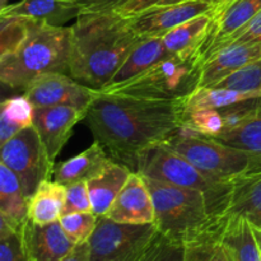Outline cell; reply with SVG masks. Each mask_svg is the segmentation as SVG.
<instances>
[{"instance_id":"obj_1","label":"cell","mask_w":261,"mask_h":261,"mask_svg":"<svg viewBox=\"0 0 261 261\" xmlns=\"http://www.w3.org/2000/svg\"><path fill=\"white\" fill-rule=\"evenodd\" d=\"M184 114L185 99L150 101L98 92L84 121L112 160L137 171L140 153L175 134Z\"/></svg>"},{"instance_id":"obj_2","label":"cell","mask_w":261,"mask_h":261,"mask_svg":"<svg viewBox=\"0 0 261 261\" xmlns=\"http://www.w3.org/2000/svg\"><path fill=\"white\" fill-rule=\"evenodd\" d=\"M70 31L69 75L97 91L143 41L133 31L130 17L119 10L82 13Z\"/></svg>"},{"instance_id":"obj_3","label":"cell","mask_w":261,"mask_h":261,"mask_svg":"<svg viewBox=\"0 0 261 261\" xmlns=\"http://www.w3.org/2000/svg\"><path fill=\"white\" fill-rule=\"evenodd\" d=\"M70 27L31 19L23 40L0 55V79L4 86L24 91L46 73L69 74Z\"/></svg>"},{"instance_id":"obj_4","label":"cell","mask_w":261,"mask_h":261,"mask_svg":"<svg viewBox=\"0 0 261 261\" xmlns=\"http://www.w3.org/2000/svg\"><path fill=\"white\" fill-rule=\"evenodd\" d=\"M144 178L154 205V224L166 239L186 246L218 228L223 218L213 216L203 191Z\"/></svg>"},{"instance_id":"obj_5","label":"cell","mask_w":261,"mask_h":261,"mask_svg":"<svg viewBox=\"0 0 261 261\" xmlns=\"http://www.w3.org/2000/svg\"><path fill=\"white\" fill-rule=\"evenodd\" d=\"M204 63L201 50L175 54L139 75L98 92L150 101H180L199 88Z\"/></svg>"},{"instance_id":"obj_6","label":"cell","mask_w":261,"mask_h":261,"mask_svg":"<svg viewBox=\"0 0 261 261\" xmlns=\"http://www.w3.org/2000/svg\"><path fill=\"white\" fill-rule=\"evenodd\" d=\"M135 172L161 182L203 191L213 216L217 219L224 217L232 182H221L208 177L186 158L165 145L157 144L143 150L138 158Z\"/></svg>"},{"instance_id":"obj_7","label":"cell","mask_w":261,"mask_h":261,"mask_svg":"<svg viewBox=\"0 0 261 261\" xmlns=\"http://www.w3.org/2000/svg\"><path fill=\"white\" fill-rule=\"evenodd\" d=\"M162 145L182 155L204 175L221 182H232L246 173L261 171V160L255 155L213 138L191 133L182 125Z\"/></svg>"},{"instance_id":"obj_8","label":"cell","mask_w":261,"mask_h":261,"mask_svg":"<svg viewBox=\"0 0 261 261\" xmlns=\"http://www.w3.org/2000/svg\"><path fill=\"white\" fill-rule=\"evenodd\" d=\"M157 234L154 223H119L98 217L88 240L89 261H140Z\"/></svg>"},{"instance_id":"obj_9","label":"cell","mask_w":261,"mask_h":261,"mask_svg":"<svg viewBox=\"0 0 261 261\" xmlns=\"http://www.w3.org/2000/svg\"><path fill=\"white\" fill-rule=\"evenodd\" d=\"M0 163L18 176L28 199L42 181L53 177L55 167L35 126L23 129L0 145Z\"/></svg>"},{"instance_id":"obj_10","label":"cell","mask_w":261,"mask_h":261,"mask_svg":"<svg viewBox=\"0 0 261 261\" xmlns=\"http://www.w3.org/2000/svg\"><path fill=\"white\" fill-rule=\"evenodd\" d=\"M24 94L36 109L69 106L88 111L98 91L84 86L69 74L46 73L36 78L24 89Z\"/></svg>"},{"instance_id":"obj_11","label":"cell","mask_w":261,"mask_h":261,"mask_svg":"<svg viewBox=\"0 0 261 261\" xmlns=\"http://www.w3.org/2000/svg\"><path fill=\"white\" fill-rule=\"evenodd\" d=\"M213 5L200 0H184L177 4L162 5L130 15L133 31L142 40L163 37L182 23L212 12Z\"/></svg>"},{"instance_id":"obj_12","label":"cell","mask_w":261,"mask_h":261,"mask_svg":"<svg viewBox=\"0 0 261 261\" xmlns=\"http://www.w3.org/2000/svg\"><path fill=\"white\" fill-rule=\"evenodd\" d=\"M87 111L69 106L36 109L33 126L37 130L51 162L55 160L73 134L76 124L86 119Z\"/></svg>"},{"instance_id":"obj_13","label":"cell","mask_w":261,"mask_h":261,"mask_svg":"<svg viewBox=\"0 0 261 261\" xmlns=\"http://www.w3.org/2000/svg\"><path fill=\"white\" fill-rule=\"evenodd\" d=\"M105 217L119 223H154V205L144 176L133 171Z\"/></svg>"},{"instance_id":"obj_14","label":"cell","mask_w":261,"mask_h":261,"mask_svg":"<svg viewBox=\"0 0 261 261\" xmlns=\"http://www.w3.org/2000/svg\"><path fill=\"white\" fill-rule=\"evenodd\" d=\"M261 12V0H233L217 12H212L211 31L201 46L204 59H208Z\"/></svg>"},{"instance_id":"obj_15","label":"cell","mask_w":261,"mask_h":261,"mask_svg":"<svg viewBox=\"0 0 261 261\" xmlns=\"http://www.w3.org/2000/svg\"><path fill=\"white\" fill-rule=\"evenodd\" d=\"M20 233L31 261H61L76 246L66 236L60 221L37 224L28 219Z\"/></svg>"},{"instance_id":"obj_16","label":"cell","mask_w":261,"mask_h":261,"mask_svg":"<svg viewBox=\"0 0 261 261\" xmlns=\"http://www.w3.org/2000/svg\"><path fill=\"white\" fill-rule=\"evenodd\" d=\"M261 59V45L231 42L209 56L203 65L199 87H212L233 71Z\"/></svg>"},{"instance_id":"obj_17","label":"cell","mask_w":261,"mask_h":261,"mask_svg":"<svg viewBox=\"0 0 261 261\" xmlns=\"http://www.w3.org/2000/svg\"><path fill=\"white\" fill-rule=\"evenodd\" d=\"M226 216H239L261 231V171L232 181Z\"/></svg>"},{"instance_id":"obj_18","label":"cell","mask_w":261,"mask_h":261,"mask_svg":"<svg viewBox=\"0 0 261 261\" xmlns=\"http://www.w3.org/2000/svg\"><path fill=\"white\" fill-rule=\"evenodd\" d=\"M0 15L30 18L53 25H63L73 18H78L81 9L76 0H20L2 7Z\"/></svg>"},{"instance_id":"obj_19","label":"cell","mask_w":261,"mask_h":261,"mask_svg":"<svg viewBox=\"0 0 261 261\" xmlns=\"http://www.w3.org/2000/svg\"><path fill=\"white\" fill-rule=\"evenodd\" d=\"M112 161L106 149L98 142H94L82 153L56 165L53 178L64 186L89 181L103 171Z\"/></svg>"},{"instance_id":"obj_20","label":"cell","mask_w":261,"mask_h":261,"mask_svg":"<svg viewBox=\"0 0 261 261\" xmlns=\"http://www.w3.org/2000/svg\"><path fill=\"white\" fill-rule=\"evenodd\" d=\"M132 172L125 165L112 161L103 171L87 181L92 212L97 217H105L109 213Z\"/></svg>"},{"instance_id":"obj_21","label":"cell","mask_w":261,"mask_h":261,"mask_svg":"<svg viewBox=\"0 0 261 261\" xmlns=\"http://www.w3.org/2000/svg\"><path fill=\"white\" fill-rule=\"evenodd\" d=\"M219 240L231 255L232 261H261V250L254 227L242 217H223Z\"/></svg>"},{"instance_id":"obj_22","label":"cell","mask_w":261,"mask_h":261,"mask_svg":"<svg viewBox=\"0 0 261 261\" xmlns=\"http://www.w3.org/2000/svg\"><path fill=\"white\" fill-rule=\"evenodd\" d=\"M0 221L22 231L28 221V198L18 176L0 163Z\"/></svg>"},{"instance_id":"obj_23","label":"cell","mask_w":261,"mask_h":261,"mask_svg":"<svg viewBox=\"0 0 261 261\" xmlns=\"http://www.w3.org/2000/svg\"><path fill=\"white\" fill-rule=\"evenodd\" d=\"M66 186L53 178L42 181L28 199V219L37 224L60 221L65 205Z\"/></svg>"},{"instance_id":"obj_24","label":"cell","mask_w":261,"mask_h":261,"mask_svg":"<svg viewBox=\"0 0 261 261\" xmlns=\"http://www.w3.org/2000/svg\"><path fill=\"white\" fill-rule=\"evenodd\" d=\"M171 54L166 48L162 37L147 38L137 45V47L129 54L119 70L116 71L111 81L105 87L116 86V84L126 82L134 76L139 75L143 71L149 69L154 64L160 63L163 59L168 58ZM103 88V87H102Z\"/></svg>"},{"instance_id":"obj_25","label":"cell","mask_w":261,"mask_h":261,"mask_svg":"<svg viewBox=\"0 0 261 261\" xmlns=\"http://www.w3.org/2000/svg\"><path fill=\"white\" fill-rule=\"evenodd\" d=\"M213 15L212 12L198 15L178 27L173 28L162 37L163 43L171 55L188 51L200 50L211 31Z\"/></svg>"},{"instance_id":"obj_26","label":"cell","mask_w":261,"mask_h":261,"mask_svg":"<svg viewBox=\"0 0 261 261\" xmlns=\"http://www.w3.org/2000/svg\"><path fill=\"white\" fill-rule=\"evenodd\" d=\"M36 107L25 96L10 97L3 101L0 114V144L5 143L22 132L33 126Z\"/></svg>"},{"instance_id":"obj_27","label":"cell","mask_w":261,"mask_h":261,"mask_svg":"<svg viewBox=\"0 0 261 261\" xmlns=\"http://www.w3.org/2000/svg\"><path fill=\"white\" fill-rule=\"evenodd\" d=\"M229 147L239 148L261 160V106L239 125L213 138Z\"/></svg>"},{"instance_id":"obj_28","label":"cell","mask_w":261,"mask_h":261,"mask_svg":"<svg viewBox=\"0 0 261 261\" xmlns=\"http://www.w3.org/2000/svg\"><path fill=\"white\" fill-rule=\"evenodd\" d=\"M256 97H261V94L241 93L231 89L214 88V87H199L188 98H185V111L201 109L219 110Z\"/></svg>"},{"instance_id":"obj_29","label":"cell","mask_w":261,"mask_h":261,"mask_svg":"<svg viewBox=\"0 0 261 261\" xmlns=\"http://www.w3.org/2000/svg\"><path fill=\"white\" fill-rule=\"evenodd\" d=\"M223 221V219H222ZM214 229L211 233L196 240L193 244L186 245L184 261H232L231 255L219 240V229Z\"/></svg>"},{"instance_id":"obj_30","label":"cell","mask_w":261,"mask_h":261,"mask_svg":"<svg viewBox=\"0 0 261 261\" xmlns=\"http://www.w3.org/2000/svg\"><path fill=\"white\" fill-rule=\"evenodd\" d=\"M182 126L191 133L208 138H216L226 129L224 119L221 111L216 109H201L185 111Z\"/></svg>"},{"instance_id":"obj_31","label":"cell","mask_w":261,"mask_h":261,"mask_svg":"<svg viewBox=\"0 0 261 261\" xmlns=\"http://www.w3.org/2000/svg\"><path fill=\"white\" fill-rule=\"evenodd\" d=\"M212 87L241 93L261 94V59L242 66Z\"/></svg>"},{"instance_id":"obj_32","label":"cell","mask_w":261,"mask_h":261,"mask_svg":"<svg viewBox=\"0 0 261 261\" xmlns=\"http://www.w3.org/2000/svg\"><path fill=\"white\" fill-rule=\"evenodd\" d=\"M97 222L98 217L92 212L64 214L60 218V224L64 232L76 245L88 242L89 237L96 229Z\"/></svg>"},{"instance_id":"obj_33","label":"cell","mask_w":261,"mask_h":261,"mask_svg":"<svg viewBox=\"0 0 261 261\" xmlns=\"http://www.w3.org/2000/svg\"><path fill=\"white\" fill-rule=\"evenodd\" d=\"M0 261H31L22 233L0 221Z\"/></svg>"},{"instance_id":"obj_34","label":"cell","mask_w":261,"mask_h":261,"mask_svg":"<svg viewBox=\"0 0 261 261\" xmlns=\"http://www.w3.org/2000/svg\"><path fill=\"white\" fill-rule=\"evenodd\" d=\"M185 247L170 241L158 232L140 261H184Z\"/></svg>"},{"instance_id":"obj_35","label":"cell","mask_w":261,"mask_h":261,"mask_svg":"<svg viewBox=\"0 0 261 261\" xmlns=\"http://www.w3.org/2000/svg\"><path fill=\"white\" fill-rule=\"evenodd\" d=\"M88 212H92V204L87 181L66 186L65 205H64L63 216L70 213H88Z\"/></svg>"},{"instance_id":"obj_36","label":"cell","mask_w":261,"mask_h":261,"mask_svg":"<svg viewBox=\"0 0 261 261\" xmlns=\"http://www.w3.org/2000/svg\"><path fill=\"white\" fill-rule=\"evenodd\" d=\"M231 42H247L261 45V12L251 22L247 23L240 32H237L229 40H227L222 47H224V46Z\"/></svg>"},{"instance_id":"obj_37","label":"cell","mask_w":261,"mask_h":261,"mask_svg":"<svg viewBox=\"0 0 261 261\" xmlns=\"http://www.w3.org/2000/svg\"><path fill=\"white\" fill-rule=\"evenodd\" d=\"M129 2L130 0H76V4L82 14V13L117 10Z\"/></svg>"},{"instance_id":"obj_38","label":"cell","mask_w":261,"mask_h":261,"mask_svg":"<svg viewBox=\"0 0 261 261\" xmlns=\"http://www.w3.org/2000/svg\"><path fill=\"white\" fill-rule=\"evenodd\" d=\"M184 2V0H130L129 3L121 7L119 10L122 14L127 15H134L138 13L143 12L145 9L154 7H162V5H171V4H177V3Z\"/></svg>"},{"instance_id":"obj_39","label":"cell","mask_w":261,"mask_h":261,"mask_svg":"<svg viewBox=\"0 0 261 261\" xmlns=\"http://www.w3.org/2000/svg\"><path fill=\"white\" fill-rule=\"evenodd\" d=\"M61 261H89V246L88 242L78 244L73 251Z\"/></svg>"},{"instance_id":"obj_40","label":"cell","mask_w":261,"mask_h":261,"mask_svg":"<svg viewBox=\"0 0 261 261\" xmlns=\"http://www.w3.org/2000/svg\"><path fill=\"white\" fill-rule=\"evenodd\" d=\"M231 2H233V0H216L213 4V9H212V12H217V10L222 9V8H224Z\"/></svg>"},{"instance_id":"obj_41","label":"cell","mask_w":261,"mask_h":261,"mask_svg":"<svg viewBox=\"0 0 261 261\" xmlns=\"http://www.w3.org/2000/svg\"><path fill=\"white\" fill-rule=\"evenodd\" d=\"M254 231H255V236H256L257 242H259V246H260V250H261V231H260V229H256V228H254Z\"/></svg>"},{"instance_id":"obj_42","label":"cell","mask_w":261,"mask_h":261,"mask_svg":"<svg viewBox=\"0 0 261 261\" xmlns=\"http://www.w3.org/2000/svg\"><path fill=\"white\" fill-rule=\"evenodd\" d=\"M200 2H205V3H209V4L213 5V4H214V2H216V0H200Z\"/></svg>"},{"instance_id":"obj_43","label":"cell","mask_w":261,"mask_h":261,"mask_svg":"<svg viewBox=\"0 0 261 261\" xmlns=\"http://www.w3.org/2000/svg\"><path fill=\"white\" fill-rule=\"evenodd\" d=\"M5 2H7V0H2V7H4V5H7V3H5Z\"/></svg>"},{"instance_id":"obj_44","label":"cell","mask_w":261,"mask_h":261,"mask_svg":"<svg viewBox=\"0 0 261 261\" xmlns=\"http://www.w3.org/2000/svg\"><path fill=\"white\" fill-rule=\"evenodd\" d=\"M140 260H142V259H140Z\"/></svg>"}]
</instances>
